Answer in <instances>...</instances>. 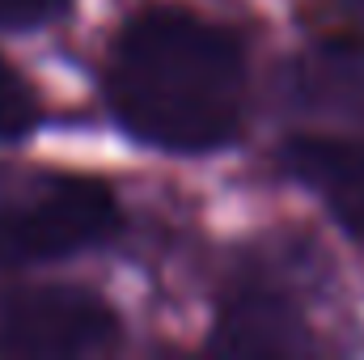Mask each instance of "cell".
<instances>
[{
  "instance_id": "cell-4",
  "label": "cell",
  "mask_w": 364,
  "mask_h": 360,
  "mask_svg": "<svg viewBox=\"0 0 364 360\" xmlns=\"http://www.w3.org/2000/svg\"><path fill=\"white\" fill-rule=\"evenodd\" d=\"M208 348L225 356H292L309 352L314 339L288 288L263 275H246L220 297Z\"/></svg>"
},
{
  "instance_id": "cell-5",
  "label": "cell",
  "mask_w": 364,
  "mask_h": 360,
  "mask_svg": "<svg viewBox=\"0 0 364 360\" xmlns=\"http://www.w3.org/2000/svg\"><path fill=\"white\" fill-rule=\"evenodd\" d=\"M279 170L301 182L352 242H364V140L296 132L279 144Z\"/></svg>"
},
{
  "instance_id": "cell-2",
  "label": "cell",
  "mask_w": 364,
  "mask_h": 360,
  "mask_svg": "<svg viewBox=\"0 0 364 360\" xmlns=\"http://www.w3.org/2000/svg\"><path fill=\"white\" fill-rule=\"evenodd\" d=\"M123 208L97 179H47L43 186L0 203V271L64 263L114 242Z\"/></svg>"
},
{
  "instance_id": "cell-6",
  "label": "cell",
  "mask_w": 364,
  "mask_h": 360,
  "mask_svg": "<svg viewBox=\"0 0 364 360\" xmlns=\"http://www.w3.org/2000/svg\"><path fill=\"white\" fill-rule=\"evenodd\" d=\"M279 97L305 115L364 123V43L326 38L296 51L279 73Z\"/></svg>"
},
{
  "instance_id": "cell-1",
  "label": "cell",
  "mask_w": 364,
  "mask_h": 360,
  "mask_svg": "<svg viewBox=\"0 0 364 360\" xmlns=\"http://www.w3.org/2000/svg\"><path fill=\"white\" fill-rule=\"evenodd\" d=\"M246 47L233 30L178 9L149 4L123 21L106 64V110L144 149L203 157L242 136Z\"/></svg>"
},
{
  "instance_id": "cell-7",
  "label": "cell",
  "mask_w": 364,
  "mask_h": 360,
  "mask_svg": "<svg viewBox=\"0 0 364 360\" xmlns=\"http://www.w3.org/2000/svg\"><path fill=\"white\" fill-rule=\"evenodd\" d=\"M38 123H43V102L34 85L9 60H0V144L30 136Z\"/></svg>"
},
{
  "instance_id": "cell-8",
  "label": "cell",
  "mask_w": 364,
  "mask_h": 360,
  "mask_svg": "<svg viewBox=\"0 0 364 360\" xmlns=\"http://www.w3.org/2000/svg\"><path fill=\"white\" fill-rule=\"evenodd\" d=\"M73 0H0V30L9 34H30L43 26H55Z\"/></svg>"
},
{
  "instance_id": "cell-3",
  "label": "cell",
  "mask_w": 364,
  "mask_h": 360,
  "mask_svg": "<svg viewBox=\"0 0 364 360\" xmlns=\"http://www.w3.org/2000/svg\"><path fill=\"white\" fill-rule=\"evenodd\" d=\"M123 339V318L90 288L21 284L0 288V356L68 360L110 352Z\"/></svg>"
},
{
  "instance_id": "cell-9",
  "label": "cell",
  "mask_w": 364,
  "mask_h": 360,
  "mask_svg": "<svg viewBox=\"0 0 364 360\" xmlns=\"http://www.w3.org/2000/svg\"><path fill=\"white\" fill-rule=\"evenodd\" d=\"M339 4H343L348 13H356V17H360V21H364V0H339Z\"/></svg>"
}]
</instances>
